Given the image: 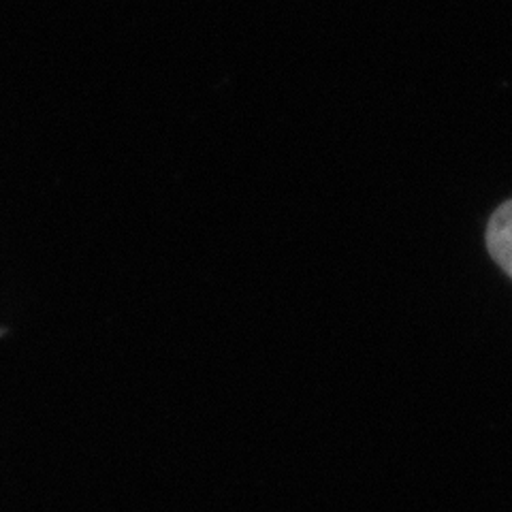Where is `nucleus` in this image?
<instances>
[{"label": "nucleus", "instance_id": "1", "mask_svg": "<svg viewBox=\"0 0 512 512\" xmlns=\"http://www.w3.org/2000/svg\"><path fill=\"white\" fill-rule=\"evenodd\" d=\"M487 250L491 259L512 278V199L502 203L487 224Z\"/></svg>", "mask_w": 512, "mask_h": 512}]
</instances>
